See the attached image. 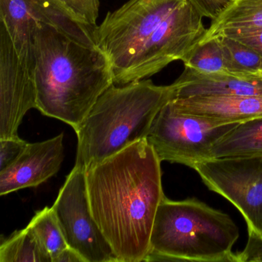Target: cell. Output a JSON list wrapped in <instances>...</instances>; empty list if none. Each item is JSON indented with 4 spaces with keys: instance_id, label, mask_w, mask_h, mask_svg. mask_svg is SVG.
<instances>
[{
    "instance_id": "6",
    "label": "cell",
    "mask_w": 262,
    "mask_h": 262,
    "mask_svg": "<svg viewBox=\"0 0 262 262\" xmlns=\"http://www.w3.org/2000/svg\"><path fill=\"white\" fill-rule=\"evenodd\" d=\"M237 124L222 125L182 114L170 101L158 113L146 140L161 162L182 164L194 169L198 164L211 159L214 144Z\"/></svg>"
},
{
    "instance_id": "10",
    "label": "cell",
    "mask_w": 262,
    "mask_h": 262,
    "mask_svg": "<svg viewBox=\"0 0 262 262\" xmlns=\"http://www.w3.org/2000/svg\"><path fill=\"white\" fill-rule=\"evenodd\" d=\"M35 67L36 56H21L0 24V139L19 137L24 116L37 108Z\"/></svg>"
},
{
    "instance_id": "24",
    "label": "cell",
    "mask_w": 262,
    "mask_h": 262,
    "mask_svg": "<svg viewBox=\"0 0 262 262\" xmlns=\"http://www.w3.org/2000/svg\"><path fill=\"white\" fill-rule=\"evenodd\" d=\"M203 16L212 20L234 0H188Z\"/></svg>"
},
{
    "instance_id": "1",
    "label": "cell",
    "mask_w": 262,
    "mask_h": 262,
    "mask_svg": "<svg viewBox=\"0 0 262 262\" xmlns=\"http://www.w3.org/2000/svg\"><path fill=\"white\" fill-rule=\"evenodd\" d=\"M161 161L142 139L85 169L93 217L119 262H142L150 251L164 198Z\"/></svg>"
},
{
    "instance_id": "11",
    "label": "cell",
    "mask_w": 262,
    "mask_h": 262,
    "mask_svg": "<svg viewBox=\"0 0 262 262\" xmlns=\"http://www.w3.org/2000/svg\"><path fill=\"white\" fill-rule=\"evenodd\" d=\"M63 136L28 143L17 160L0 171V195L38 186L56 174L64 159Z\"/></svg>"
},
{
    "instance_id": "13",
    "label": "cell",
    "mask_w": 262,
    "mask_h": 262,
    "mask_svg": "<svg viewBox=\"0 0 262 262\" xmlns=\"http://www.w3.org/2000/svg\"><path fill=\"white\" fill-rule=\"evenodd\" d=\"M173 82L176 98L195 96H262V79L229 72L205 73L185 67Z\"/></svg>"
},
{
    "instance_id": "16",
    "label": "cell",
    "mask_w": 262,
    "mask_h": 262,
    "mask_svg": "<svg viewBox=\"0 0 262 262\" xmlns=\"http://www.w3.org/2000/svg\"><path fill=\"white\" fill-rule=\"evenodd\" d=\"M0 262H53V259L34 231L27 225L2 242Z\"/></svg>"
},
{
    "instance_id": "9",
    "label": "cell",
    "mask_w": 262,
    "mask_h": 262,
    "mask_svg": "<svg viewBox=\"0 0 262 262\" xmlns=\"http://www.w3.org/2000/svg\"><path fill=\"white\" fill-rule=\"evenodd\" d=\"M52 207L67 245L85 262H119L93 217L85 168L75 165Z\"/></svg>"
},
{
    "instance_id": "25",
    "label": "cell",
    "mask_w": 262,
    "mask_h": 262,
    "mask_svg": "<svg viewBox=\"0 0 262 262\" xmlns=\"http://www.w3.org/2000/svg\"><path fill=\"white\" fill-rule=\"evenodd\" d=\"M53 262H85V260L76 250L68 246L53 259Z\"/></svg>"
},
{
    "instance_id": "19",
    "label": "cell",
    "mask_w": 262,
    "mask_h": 262,
    "mask_svg": "<svg viewBox=\"0 0 262 262\" xmlns=\"http://www.w3.org/2000/svg\"><path fill=\"white\" fill-rule=\"evenodd\" d=\"M81 25L96 30L99 0H41Z\"/></svg>"
},
{
    "instance_id": "3",
    "label": "cell",
    "mask_w": 262,
    "mask_h": 262,
    "mask_svg": "<svg viewBox=\"0 0 262 262\" xmlns=\"http://www.w3.org/2000/svg\"><path fill=\"white\" fill-rule=\"evenodd\" d=\"M174 98L173 84L157 85L145 79L112 85L75 130L76 165L87 169L146 139L158 113Z\"/></svg>"
},
{
    "instance_id": "20",
    "label": "cell",
    "mask_w": 262,
    "mask_h": 262,
    "mask_svg": "<svg viewBox=\"0 0 262 262\" xmlns=\"http://www.w3.org/2000/svg\"><path fill=\"white\" fill-rule=\"evenodd\" d=\"M185 67L205 73L228 72L217 39L200 43L183 62Z\"/></svg>"
},
{
    "instance_id": "5",
    "label": "cell",
    "mask_w": 262,
    "mask_h": 262,
    "mask_svg": "<svg viewBox=\"0 0 262 262\" xmlns=\"http://www.w3.org/2000/svg\"><path fill=\"white\" fill-rule=\"evenodd\" d=\"M182 1L129 0L97 26L96 46L110 60L114 84L120 85L144 44Z\"/></svg>"
},
{
    "instance_id": "7",
    "label": "cell",
    "mask_w": 262,
    "mask_h": 262,
    "mask_svg": "<svg viewBox=\"0 0 262 262\" xmlns=\"http://www.w3.org/2000/svg\"><path fill=\"white\" fill-rule=\"evenodd\" d=\"M203 18L189 1L182 0L144 44L120 85L151 77L174 61L183 62L206 33Z\"/></svg>"
},
{
    "instance_id": "21",
    "label": "cell",
    "mask_w": 262,
    "mask_h": 262,
    "mask_svg": "<svg viewBox=\"0 0 262 262\" xmlns=\"http://www.w3.org/2000/svg\"><path fill=\"white\" fill-rule=\"evenodd\" d=\"M27 145L28 142L19 137L0 139V171L13 165Z\"/></svg>"
},
{
    "instance_id": "8",
    "label": "cell",
    "mask_w": 262,
    "mask_h": 262,
    "mask_svg": "<svg viewBox=\"0 0 262 262\" xmlns=\"http://www.w3.org/2000/svg\"><path fill=\"white\" fill-rule=\"evenodd\" d=\"M194 170L208 189L238 209L248 232L262 237V156L211 158Z\"/></svg>"
},
{
    "instance_id": "15",
    "label": "cell",
    "mask_w": 262,
    "mask_h": 262,
    "mask_svg": "<svg viewBox=\"0 0 262 262\" xmlns=\"http://www.w3.org/2000/svg\"><path fill=\"white\" fill-rule=\"evenodd\" d=\"M262 27V0H234L214 19L201 43L227 32Z\"/></svg>"
},
{
    "instance_id": "4",
    "label": "cell",
    "mask_w": 262,
    "mask_h": 262,
    "mask_svg": "<svg viewBox=\"0 0 262 262\" xmlns=\"http://www.w3.org/2000/svg\"><path fill=\"white\" fill-rule=\"evenodd\" d=\"M239 230L228 214L198 199L165 197L158 208L144 261L237 262Z\"/></svg>"
},
{
    "instance_id": "12",
    "label": "cell",
    "mask_w": 262,
    "mask_h": 262,
    "mask_svg": "<svg viewBox=\"0 0 262 262\" xmlns=\"http://www.w3.org/2000/svg\"><path fill=\"white\" fill-rule=\"evenodd\" d=\"M171 102L179 113L222 125L262 116V96H195L176 98Z\"/></svg>"
},
{
    "instance_id": "2",
    "label": "cell",
    "mask_w": 262,
    "mask_h": 262,
    "mask_svg": "<svg viewBox=\"0 0 262 262\" xmlns=\"http://www.w3.org/2000/svg\"><path fill=\"white\" fill-rule=\"evenodd\" d=\"M37 110L76 130L114 84L106 55L56 27L38 23L35 33Z\"/></svg>"
},
{
    "instance_id": "14",
    "label": "cell",
    "mask_w": 262,
    "mask_h": 262,
    "mask_svg": "<svg viewBox=\"0 0 262 262\" xmlns=\"http://www.w3.org/2000/svg\"><path fill=\"white\" fill-rule=\"evenodd\" d=\"M262 156V116L231 128L212 146L211 158Z\"/></svg>"
},
{
    "instance_id": "18",
    "label": "cell",
    "mask_w": 262,
    "mask_h": 262,
    "mask_svg": "<svg viewBox=\"0 0 262 262\" xmlns=\"http://www.w3.org/2000/svg\"><path fill=\"white\" fill-rule=\"evenodd\" d=\"M28 226L39 237L53 260L68 247L53 207L37 211Z\"/></svg>"
},
{
    "instance_id": "22",
    "label": "cell",
    "mask_w": 262,
    "mask_h": 262,
    "mask_svg": "<svg viewBox=\"0 0 262 262\" xmlns=\"http://www.w3.org/2000/svg\"><path fill=\"white\" fill-rule=\"evenodd\" d=\"M223 36L232 38L262 55V27L227 32Z\"/></svg>"
},
{
    "instance_id": "23",
    "label": "cell",
    "mask_w": 262,
    "mask_h": 262,
    "mask_svg": "<svg viewBox=\"0 0 262 262\" xmlns=\"http://www.w3.org/2000/svg\"><path fill=\"white\" fill-rule=\"evenodd\" d=\"M237 258V262H262V237L248 232L246 246Z\"/></svg>"
},
{
    "instance_id": "26",
    "label": "cell",
    "mask_w": 262,
    "mask_h": 262,
    "mask_svg": "<svg viewBox=\"0 0 262 262\" xmlns=\"http://www.w3.org/2000/svg\"><path fill=\"white\" fill-rule=\"evenodd\" d=\"M254 77L259 78V79H262V70L260 72H259L258 73H257V74L254 76Z\"/></svg>"
},
{
    "instance_id": "17",
    "label": "cell",
    "mask_w": 262,
    "mask_h": 262,
    "mask_svg": "<svg viewBox=\"0 0 262 262\" xmlns=\"http://www.w3.org/2000/svg\"><path fill=\"white\" fill-rule=\"evenodd\" d=\"M227 70L242 76H253L262 70V55L227 36L217 38Z\"/></svg>"
}]
</instances>
